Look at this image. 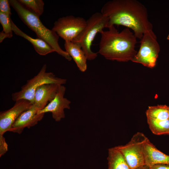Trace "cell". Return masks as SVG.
Returning <instances> with one entry per match:
<instances>
[{"mask_svg":"<svg viewBox=\"0 0 169 169\" xmlns=\"http://www.w3.org/2000/svg\"><path fill=\"white\" fill-rule=\"evenodd\" d=\"M101 13L109 18L106 28L124 26L131 29L137 38L141 39L145 32L153 29L146 8L136 0L109 1L103 6Z\"/></svg>","mask_w":169,"mask_h":169,"instance_id":"obj_1","label":"cell"},{"mask_svg":"<svg viewBox=\"0 0 169 169\" xmlns=\"http://www.w3.org/2000/svg\"><path fill=\"white\" fill-rule=\"evenodd\" d=\"M108 28L99 33L101 38L98 53L109 60L131 61L137 52L135 49L137 38L133 32L127 28L119 32L114 25Z\"/></svg>","mask_w":169,"mask_h":169,"instance_id":"obj_2","label":"cell"},{"mask_svg":"<svg viewBox=\"0 0 169 169\" xmlns=\"http://www.w3.org/2000/svg\"><path fill=\"white\" fill-rule=\"evenodd\" d=\"M11 5L17 13L22 21L34 31L38 38L48 43L59 54L70 61L72 58L60 47L59 36L52 29L47 28L41 21L39 17L20 3L18 0H9Z\"/></svg>","mask_w":169,"mask_h":169,"instance_id":"obj_3","label":"cell"},{"mask_svg":"<svg viewBox=\"0 0 169 169\" xmlns=\"http://www.w3.org/2000/svg\"><path fill=\"white\" fill-rule=\"evenodd\" d=\"M109 20L101 12L93 13L86 20V26L77 38L73 41L80 45L87 60H93L97 57L98 53L93 52L91 47L97 33L106 28Z\"/></svg>","mask_w":169,"mask_h":169,"instance_id":"obj_4","label":"cell"},{"mask_svg":"<svg viewBox=\"0 0 169 169\" xmlns=\"http://www.w3.org/2000/svg\"><path fill=\"white\" fill-rule=\"evenodd\" d=\"M47 65L44 64L38 73L33 78L28 80L21 90L12 95V100L14 101L25 99L34 103L35 92L37 88L46 84H55L59 85L65 84L67 79L57 77L53 73L46 71Z\"/></svg>","mask_w":169,"mask_h":169,"instance_id":"obj_5","label":"cell"},{"mask_svg":"<svg viewBox=\"0 0 169 169\" xmlns=\"http://www.w3.org/2000/svg\"><path fill=\"white\" fill-rule=\"evenodd\" d=\"M148 139L143 133L137 132L127 143L115 147L122 154L130 169H134L145 165L144 146Z\"/></svg>","mask_w":169,"mask_h":169,"instance_id":"obj_6","label":"cell"},{"mask_svg":"<svg viewBox=\"0 0 169 169\" xmlns=\"http://www.w3.org/2000/svg\"><path fill=\"white\" fill-rule=\"evenodd\" d=\"M157 39L152 30L145 32L141 39L139 49L131 61L148 68L154 67L160 50Z\"/></svg>","mask_w":169,"mask_h":169,"instance_id":"obj_7","label":"cell"},{"mask_svg":"<svg viewBox=\"0 0 169 169\" xmlns=\"http://www.w3.org/2000/svg\"><path fill=\"white\" fill-rule=\"evenodd\" d=\"M86 21L83 18L73 15L63 17L54 23L52 29L65 41L73 42L84 28Z\"/></svg>","mask_w":169,"mask_h":169,"instance_id":"obj_8","label":"cell"},{"mask_svg":"<svg viewBox=\"0 0 169 169\" xmlns=\"http://www.w3.org/2000/svg\"><path fill=\"white\" fill-rule=\"evenodd\" d=\"M33 104L29 101L23 99L15 101L11 108L0 113V135L9 131L13 125L20 115L28 109Z\"/></svg>","mask_w":169,"mask_h":169,"instance_id":"obj_9","label":"cell"},{"mask_svg":"<svg viewBox=\"0 0 169 169\" xmlns=\"http://www.w3.org/2000/svg\"><path fill=\"white\" fill-rule=\"evenodd\" d=\"M66 88L63 85H59L58 91L53 100L43 109L38 112V114L51 112L52 117L56 121L59 122L65 117L64 110L70 108L71 101L64 97Z\"/></svg>","mask_w":169,"mask_h":169,"instance_id":"obj_10","label":"cell"},{"mask_svg":"<svg viewBox=\"0 0 169 169\" xmlns=\"http://www.w3.org/2000/svg\"><path fill=\"white\" fill-rule=\"evenodd\" d=\"M40 109L34 104L22 113L13 125L9 131L21 134L25 128L36 125L44 116V113L38 114Z\"/></svg>","mask_w":169,"mask_h":169,"instance_id":"obj_11","label":"cell"},{"mask_svg":"<svg viewBox=\"0 0 169 169\" xmlns=\"http://www.w3.org/2000/svg\"><path fill=\"white\" fill-rule=\"evenodd\" d=\"M60 85L55 84H46L38 87L35 93L33 104L40 110L43 109L49 102L54 98Z\"/></svg>","mask_w":169,"mask_h":169,"instance_id":"obj_12","label":"cell"},{"mask_svg":"<svg viewBox=\"0 0 169 169\" xmlns=\"http://www.w3.org/2000/svg\"><path fill=\"white\" fill-rule=\"evenodd\" d=\"M145 164L149 167L156 164L169 165V155L158 149L148 139L144 146Z\"/></svg>","mask_w":169,"mask_h":169,"instance_id":"obj_13","label":"cell"},{"mask_svg":"<svg viewBox=\"0 0 169 169\" xmlns=\"http://www.w3.org/2000/svg\"><path fill=\"white\" fill-rule=\"evenodd\" d=\"M65 51L75 63L79 69L84 72L87 69V58L80 45L74 42L65 41Z\"/></svg>","mask_w":169,"mask_h":169,"instance_id":"obj_14","label":"cell"},{"mask_svg":"<svg viewBox=\"0 0 169 169\" xmlns=\"http://www.w3.org/2000/svg\"><path fill=\"white\" fill-rule=\"evenodd\" d=\"M13 31L17 35L25 38L33 45L36 51L41 55H45L55 52L54 49L46 42L40 38H34L21 31L12 20Z\"/></svg>","mask_w":169,"mask_h":169,"instance_id":"obj_15","label":"cell"},{"mask_svg":"<svg viewBox=\"0 0 169 169\" xmlns=\"http://www.w3.org/2000/svg\"><path fill=\"white\" fill-rule=\"evenodd\" d=\"M108 169H131L121 153L115 147L108 150Z\"/></svg>","mask_w":169,"mask_h":169,"instance_id":"obj_16","label":"cell"},{"mask_svg":"<svg viewBox=\"0 0 169 169\" xmlns=\"http://www.w3.org/2000/svg\"><path fill=\"white\" fill-rule=\"evenodd\" d=\"M147 118L156 120L169 119V106L158 105L149 106L146 111Z\"/></svg>","mask_w":169,"mask_h":169,"instance_id":"obj_17","label":"cell"},{"mask_svg":"<svg viewBox=\"0 0 169 169\" xmlns=\"http://www.w3.org/2000/svg\"><path fill=\"white\" fill-rule=\"evenodd\" d=\"M147 119L149 128L154 134L169 135V119L160 120Z\"/></svg>","mask_w":169,"mask_h":169,"instance_id":"obj_18","label":"cell"},{"mask_svg":"<svg viewBox=\"0 0 169 169\" xmlns=\"http://www.w3.org/2000/svg\"><path fill=\"white\" fill-rule=\"evenodd\" d=\"M18 1L39 17L44 12V3L42 0H18Z\"/></svg>","mask_w":169,"mask_h":169,"instance_id":"obj_19","label":"cell"},{"mask_svg":"<svg viewBox=\"0 0 169 169\" xmlns=\"http://www.w3.org/2000/svg\"><path fill=\"white\" fill-rule=\"evenodd\" d=\"M10 16L0 12V22L3 27V31L11 38L13 36V31Z\"/></svg>","mask_w":169,"mask_h":169,"instance_id":"obj_20","label":"cell"},{"mask_svg":"<svg viewBox=\"0 0 169 169\" xmlns=\"http://www.w3.org/2000/svg\"><path fill=\"white\" fill-rule=\"evenodd\" d=\"M10 5L9 1L0 0V12L10 16L12 14L11 12Z\"/></svg>","mask_w":169,"mask_h":169,"instance_id":"obj_21","label":"cell"},{"mask_svg":"<svg viewBox=\"0 0 169 169\" xmlns=\"http://www.w3.org/2000/svg\"><path fill=\"white\" fill-rule=\"evenodd\" d=\"M8 150V145L3 135H0V157L3 155Z\"/></svg>","mask_w":169,"mask_h":169,"instance_id":"obj_22","label":"cell"},{"mask_svg":"<svg viewBox=\"0 0 169 169\" xmlns=\"http://www.w3.org/2000/svg\"><path fill=\"white\" fill-rule=\"evenodd\" d=\"M149 168L150 169H169V165L156 164Z\"/></svg>","mask_w":169,"mask_h":169,"instance_id":"obj_23","label":"cell"},{"mask_svg":"<svg viewBox=\"0 0 169 169\" xmlns=\"http://www.w3.org/2000/svg\"><path fill=\"white\" fill-rule=\"evenodd\" d=\"M10 38L9 36L6 33H5L3 31L0 33V42L1 43L3 40L5 38Z\"/></svg>","mask_w":169,"mask_h":169,"instance_id":"obj_24","label":"cell"},{"mask_svg":"<svg viewBox=\"0 0 169 169\" xmlns=\"http://www.w3.org/2000/svg\"><path fill=\"white\" fill-rule=\"evenodd\" d=\"M134 169H150V168L147 165H145L143 166L139 167Z\"/></svg>","mask_w":169,"mask_h":169,"instance_id":"obj_25","label":"cell"},{"mask_svg":"<svg viewBox=\"0 0 169 169\" xmlns=\"http://www.w3.org/2000/svg\"><path fill=\"white\" fill-rule=\"evenodd\" d=\"M167 39L168 40H169V34L167 36Z\"/></svg>","mask_w":169,"mask_h":169,"instance_id":"obj_26","label":"cell"}]
</instances>
